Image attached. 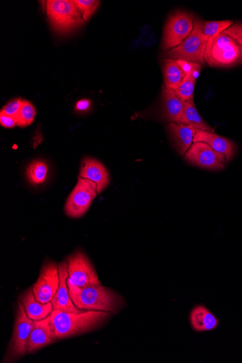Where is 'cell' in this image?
I'll return each instance as SVG.
<instances>
[{"label": "cell", "mask_w": 242, "mask_h": 363, "mask_svg": "<svg viewBox=\"0 0 242 363\" xmlns=\"http://www.w3.org/2000/svg\"><path fill=\"white\" fill-rule=\"evenodd\" d=\"M189 319L192 329L196 332L210 331L219 325L217 317L203 305L194 308L190 312Z\"/></svg>", "instance_id": "19"}, {"label": "cell", "mask_w": 242, "mask_h": 363, "mask_svg": "<svg viewBox=\"0 0 242 363\" xmlns=\"http://www.w3.org/2000/svg\"><path fill=\"white\" fill-rule=\"evenodd\" d=\"M204 22L195 17L194 29L180 46L166 51L164 56L174 60H183L201 65L206 63L205 53L208 40L203 32Z\"/></svg>", "instance_id": "5"}, {"label": "cell", "mask_w": 242, "mask_h": 363, "mask_svg": "<svg viewBox=\"0 0 242 363\" xmlns=\"http://www.w3.org/2000/svg\"><path fill=\"white\" fill-rule=\"evenodd\" d=\"M205 61L215 67L236 66L242 62V47L223 33L210 37L206 45Z\"/></svg>", "instance_id": "3"}, {"label": "cell", "mask_w": 242, "mask_h": 363, "mask_svg": "<svg viewBox=\"0 0 242 363\" xmlns=\"http://www.w3.org/2000/svg\"><path fill=\"white\" fill-rule=\"evenodd\" d=\"M184 159L189 164L201 169L221 171L226 168L228 163L224 155L214 150L205 143H194Z\"/></svg>", "instance_id": "10"}, {"label": "cell", "mask_w": 242, "mask_h": 363, "mask_svg": "<svg viewBox=\"0 0 242 363\" xmlns=\"http://www.w3.org/2000/svg\"><path fill=\"white\" fill-rule=\"evenodd\" d=\"M0 124L1 126L6 128H13L15 126L16 123L13 118L0 114Z\"/></svg>", "instance_id": "29"}, {"label": "cell", "mask_w": 242, "mask_h": 363, "mask_svg": "<svg viewBox=\"0 0 242 363\" xmlns=\"http://www.w3.org/2000/svg\"><path fill=\"white\" fill-rule=\"evenodd\" d=\"M234 25L230 20L206 21L203 27V34L208 38L224 33Z\"/></svg>", "instance_id": "24"}, {"label": "cell", "mask_w": 242, "mask_h": 363, "mask_svg": "<svg viewBox=\"0 0 242 363\" xmlns=\"http://www.w3.org/2000/svg\"><path fill=\"white\" fill-rule=\"evenodd\" d=\"M69 289L72 301L81 310L103 311L116 314L125 304L119 293L101 284L84 287L69 284Z\"/></svg>", "instance_id": "2"}, {"label": "cell", "mask_w": 242, "mask_h": 363, "mask_svg": "<svg viewBox=\"0 0 242 363\" xmlns=\"http://www.w3.org/2000/svg\"><path fill=\"white\" fill-rule=\"evenodd\" d=\"M36 115V111L34 106L30 102L23 100L20 111L14 119L16 126L20 128L30 126L34 122Z\"/></svg>", "instance_id": "23"}, {"label": "cell", "mask_w": 242, "mask_h": 363, "mask_svg": "<svg viewBox=\"0 0 242 363\" xmlns=\"http://www.w3.org/2000/svg\"><path fill=\"white\" fill-rule=\"evenodd\" d=\"M68 284L77 287L101 284L95 267L81 251L67 258Z\"/></svg>", "instance_id": "9"}, {"label": "cell", "mask_w": 242, "mask_h": 363, "mask_svg": "<svg viewBox=\"0 0 242 363\" xmlns=\"http://www.w3.org/2000/svg\"><path fill=\"white\" fill-rule=\"evenodd\" d=\"M198 142L205 143L216 152L224 155L227 162H229L236 154V147L232 141L213 131L196 130L194 143Z\"/></svg>", "instance_id": "14"}, {"label": "cell", "mask_w": 242, "mask_h": 363, "mask_svg": "<svg viewBox=\"0 0 242 363\" xmlns=\"http://www.w3.org/2000/svg\"><path fill=\"white\" fill-rule=\"evenodd\" d=\"M34 321L29 319L23 305L18 302L13 335L4 362H13L28 354Z\"/></svg>", "instance_id": "6"}, {"label": "cell", "mask_w": 242, "mask_h": 363, "mask_svg": "<svg viewBox=\"0 0 242 363\" xmlns=\"http://www.w3.org/2000/svg\"><path fill=\"white\" fill-rule=\"evenodd\" d=\"M22 102H23V100L20 99H16L9 102L4 107L0 114H4L15 119L20 111Z\"/></svg>", "instance_id": "27"}, {"label": "cell", "mask_w": 242, "mask_h": 363, "mask_svg": "<svg viewBox=\"0 0 242 363\" xmlns=\"http://www.w3.org/2000/svg\"><path fill=\"white\" fill-rule=\"evenodd\" d=\"M223 34L233 39L242 47V22L234 24Z\"/></svg>", "instance_id": "28"}, {"label": "cell", "mask_w": 242, "mask_h": 363, "mask_svg": "<svg viewBox=\"0 0 242 363\" xmlns=\"http://www.w3.org/2000/svg\"><path fill=\"white\" fill-rule=\"evenodd\" d=\"M163 102L164 114L167 121L170 123L180 124L184 110V102H183L175 91L163 87Z\"/></svg>", "instance_id": "18"}, {"label": "cell", "mask_w": 242, "mask_h": 363, "mask_svg": "<svg viewBox=\"0 0 242 363\" xmlns=\"http://www.w3.org/2000/svg\"><path fill=\"white\" fill-rule=\"evenodd\" d=\"M182 124L193 126L196 130L212 131V128L201 116L196 110L194 103L184 102V110L181 121Z\"/></svg>", "instance_id": "21"}, {"label": "cell", "mask_w": 242, "mask_h": 363, "mask_svg": "<svg viewBox=\"0 0 242 363\" xmlns=\"http://www.w3.org/2000/svg\"><path fill=\"white\" fill-rule=\"evenodd\" d=\"M79 177L93 181L97 185L98 194L105 190L109 183L107 170L101 163L91 158L83 160Z\"/></svg>", "instance_id": "15"}, {"label": "cell", "mask_w": 242, "mask_h": 363, "mask_svg": "<svg viewBox=\"0 0 242 363\" xmlns=\"http://www.w3.org/2000/svg\"><path fill=\"white\" fill-rule=\"evenodd\" d=\"M196 81L187 75L184 81L182 84L175 91V94L183 102L194 103V88Z\"/></svg>", "instance_id": "25"}, {"label": "cell", "mask_w": 242, "mask_h": 363, "mask_svg": "<svg viewBox=\"0 0 242 363\" xmlns=\"http://www.w3.org/2000/svg\"><path fill=\"white\" fill-rule=\"evenodd\" d=\"M56 342L57 340L52 329L50 315L45 319L34 322L28 354L34 353Z\"/></svg>", "instance_id": "13"}, {"label": "cell", "mask_w": 242, "mask_h": 363, "mask_svg": "<svg viewBox=\"0 0 242 363\" xmlns=\"http://www.w3.org/2000/svg\"><path fill=\"white\" fill-rule=\"evenodd\" d=\"M194 21L191 13L178 11L172 13L165 27L163 50L166 52L180 46L193 31Z\"/></svg>", "instance_id": "7"}, {"label": "cell", "mask_w": 242, "mask_h": 363, "mask_svg": "<svg viewBox=\"0 0 242 363\" xmlns=\"http://www.w3.org/2000/svg\"><path fill=\"white\" fill-rule=\"evenodd\" d=\"M60 284L59 265L53 261L43 265L39 278L33 285L36 299L42 303H52Z\"/></svg>", "instance_id": "11"}, {"label": "cell", "mask_w": 242, "mask_h": 363, "mask_svg": "<svg viewBox=\"0 0 242 363\" xmlns=\"http://www.w3.org/2000/svg\"><path fill=\"white\" fill-rule=\"evenodd\" d=\"M91 103L88 100H81L76 104V110L79 112H85L90 107Z\"/></svg>", "instance_id": "31"}, {"label": "cell", "mask_w": 242, "mask_h": 363, "mask_svg": "<svg viewBox=\"0 0 242 363\" xmlns=\"http://www.w3.org/2000/svg\"><path fill=\"white\" fill-rule=\"evenodd\" d=\"M100 3V1H96V0H74V4L84 21L90 20L98 10Z\"/></svg>", "instance_id": "26"}, {"label": "cell", "mask_w": 242, "mask_h": 363, "mask_svg": "<svg viewBox=\"0 0 242 363\" xmlns=\"http://www.w3.org/2000/svg\"><path fill=\"white\" fill-rule=\"evenodd\" d=\"M60 284L52 303L53 310L80 312L72 301L68 284V263L62 261L59 264Z\"/></svg>", "instance_id": "12"}, {"label": "cell", "mask_w": 242, "mask_h": 363, "mask_svg": "<svg viewBox=\"0 0 242 363\" xmlns=\"http://www.w3.org/2000/svg\"><path fill=\"white\" fill-rule=\"evenodd\" d=\"M19 301L23 305L29 319L34 322L46 319L53 311L52 303H42L36 299L32 288L22 293L19 297Z\"/></svg>", "instance_id": "16"}, {"label": "cell", "mask_w": 242, "mask_h": 363, "mask_svg": "<svg viewBox=\"0 0 242 363\" xmlns=\"http://www.w3.org/2000/svg\"><path fill=\"white\" fill-rule=\"evenodd\" d=\"M98 194L97 185L93 181L79 177L77 185L66 201V215L72 218L83 217Z\"/></svg>", "instance_id": "8"}, {"label": "cell", "mask_w": 242, "mask_h": 363, "mask_svg": "<svg viewBox=\"0 0 242 363\" xmlns=\"http://www.w3.org/2000/svg\"><path fill=\"white\" fill-rule=\"evenodd\" d=\"M112 314L103 311L53 310L51 315L52 329L57 341L90 332L102 326Z\"/></svg>", "instance_id": "1"}, {"label": "cell", "mask_w": 242, "mask_h": 363, "mask_svg": "<svg viewBox=\"0 0 242 363\" xmlns=\"http://www.w3.org/2000/svg\"><path fill=\"white\" fill-rule=\"evenodd\" d=\"M167 128L175 148L180 154L184 155L194 143L196 129L178 123H170Z\"/></svg>", "instance_id": "17"}, {"label": "cell", "mask_w": 242, "mask_h": 363, "mask_svg": "<svg viewBox=\"0 0 242 363\" xmlns=\"http://www.w3.org/2000/svg\"><path fill=\"white\" fill-rule=\"evenodd\" d=\"M177 61L186 75L189 74L191 72L195 64L194 62H191L183 60H177Z\"/></svg>", "instance_id": "30"}, {"label": "cell", "mask_w": 242, "mask_h": 363, "mask_svg": "<svg viewBox=\"0 0 242 363\" xmlns=\"http://www.w3.org/2000/svg\"><path fill=\"white\" fill-rule=\"evenodd\" d=\"M201 70L202 65L198 63H195L191 72L187 75H189L191 78L196 81L198 77L200 76Z\"/></svg>", "instance_id": "32"}, {"label": "cell", "mask_w": 242, "mask_h": 363, "mask_svg": "<svg viewBox=\"0 0 242 363\" xmlns=\"http://www.w3.org/2000/svg\"><path fill=\"white\" fill-rule=\"evenodd\" d=\"M164 86L177 90L184 81L186 74L181 69L177 60L166 58L163 62Z\"/></svg>", "instance_id": "20"}, {"label": "cell", "mask_w": 242, "mask_h": 363, "mask_svg": "<svg viewBox=\"0 0 242 363\" xmlns=\"http://www.w3.org/2000/svg\"><path fill=\"white\" fill-rule=\"evenodd\" d=\"M46 11L55 32L69 34L83 25L84 20L72 0H48Z\"/></svg>", "instance_id": "4"}, {"label": "cell", "mask_w": 242, "mask_h": 363, "mask_svg": "<svg viewBox=\"0 0 242 363\" xmlns=\"http://www.w3.org/2000/svg\"><path fill=\"white\" fill-rule=\"evenodd\" d=\"M48 173L47 164L41 160L33 161L27 168V176L33 185H39L45 183Z\"/></svg>", "instance_id": "22"}]
</instances>
